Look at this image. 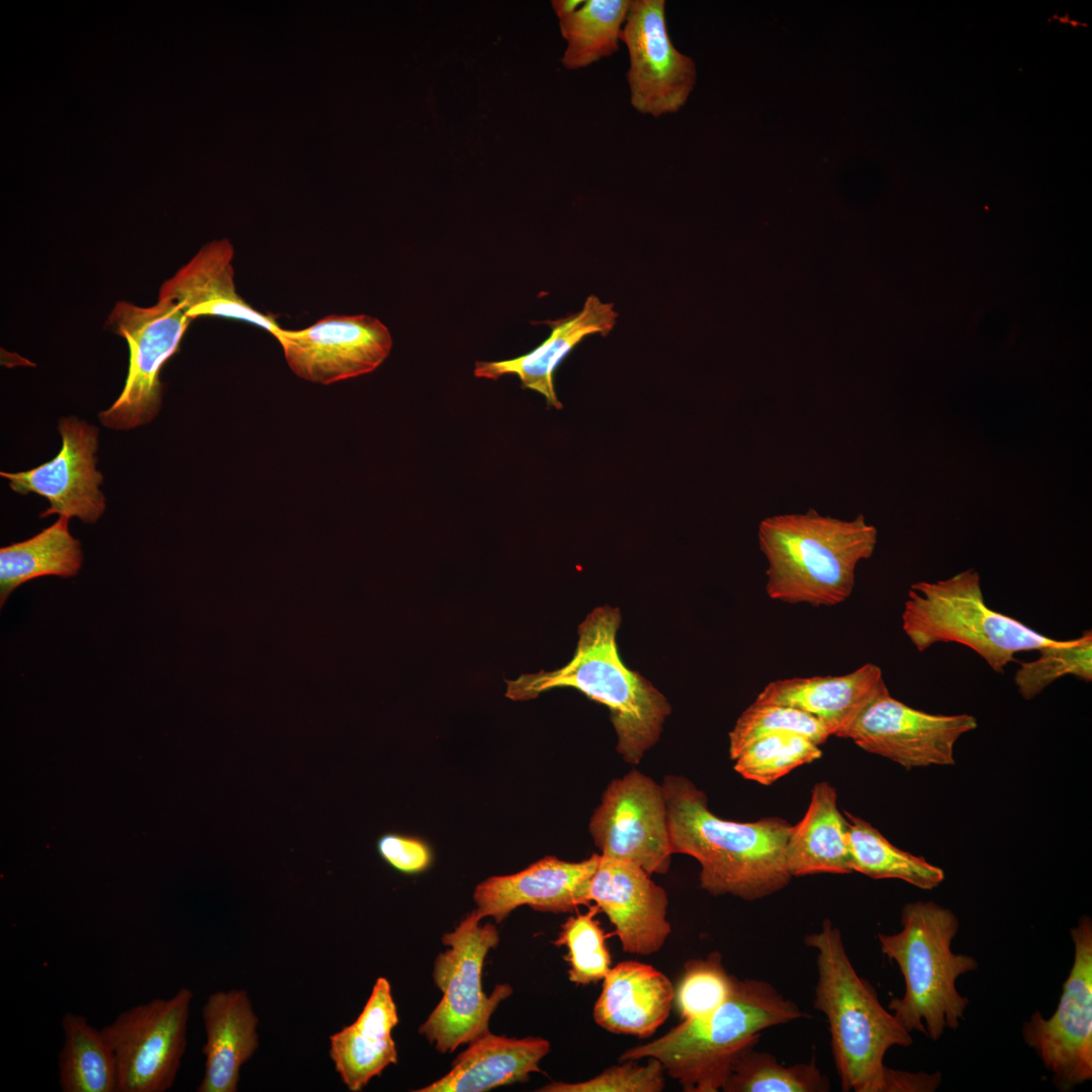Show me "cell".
<instances>
[{"label":"cell","mask_w":1092,"mask_h":1092,"mask_svg":"<svg viewBox=\"0 0 1092 1092\" xmlns=\"http://www.w3.org/2000/svg\"><path fill=\"white\" fill-rule=\"evenodd\" d=\"M62 449L52 460L32 469L1 472L17 493H36L51 506L39 517L59 514L93 524L105 510V497L99 489L102 474L96 470L98 429L70 417L60 420Z\"/></svg>","instance_id":"2e32d148"},{"label":"cell","mask_w":1092,"mask_h":1092,"mask_svg":"<svg viewBox=\"0 0 1092 1092\" xmlns=\"http://www.w3.org/2000/svg\"><path fill=\"white\" fill-rule=\"evenodd\" d=\"M233 258L229 240L209 242L164 281L159 295L172 300L191 321L200 316L228 317L253 324L273 335L281 328L275 318L252 307L237 292Z\"/></svg>","instance_id":"d6986e66"},{"label":"cell","mask_w":1092,"mask_h":1092,"mask_svg":"<svg viewBox=\"0 0 1092 1092\" xmlns=\"http://www.w3.org/2000/svg\"><path fill=\"white\" fill-rule=\"evenodd\" d=\"M601 855L580 861L545 856L516 874L490 877L475 888L476 915L504 921L516 908L565 913L589 906V886Z\"/></svg>","instance_id":"ac0fdd59"},{"label":"cell","mask_w":1092,"mask_h":1092,"mask_svg":"<svg viewBox=\"0 0 1092 1092\" xmlns=\"http://www.w3.org/2000/svg\"><path fill=\"white\" fill-rule=\"evenodd\" d=\"M804 943L816 951L814 1008L829 1026L831 1050L843 1091L933 1092L941 1073L907 1072L887 1067L886 1053L908 1048L913 1038L880 1002L873 986L854 970L840 930L829 919Z\"/></svg>","instance_id":"6da1fadb"},{"label":"cell","mask_w":1092,"mask_h":1092,"mask_svg":"<svg viewBox=\"0 0 1092 1092\" xmlns=\"http://www.w3.org/2000/svg\"><path fill=\"white\" fill-rule=\"evenodd\" d=\"M470 912L458 926L442 937L448 949L435 960L433 979L443 997L419 1032L440 1053H451L487 1033L489 1019L513 989L498 984L487 996L481 985L486 954L496 947L499 936L491 923Z\"/></svg>","instance_id":"ba28073f"},{"label":"cell","mask_w":1092,"mask_h":1092,"mask_svg":"<svg viewBox=\"0 0 1092 1092\" xmlns=\"http://www.w3.org/2000/svg\"><path fill=\"white\" fill-rule=\"evenodd\" d=\"M804 1016L771 984L735 978L726 1001L710 1015L681 1020L665 1034L626 1050L619 1061L654 1058L686 1092H717L732 1065L761 1032Z\"/></svg>","instance_id":"5b68a950"},{"label":"cell","mask_w":1092,"mask_h":1092,"mask_svg":"<svg viewBox=\"0 0 1092 1092\" xmlns=\"http://www.w3.org/2000/svg\"><path fill=\"white\" fill-rule=\"evenodd\" d=\"M844 814L852 872L876 880H902L922 890L934 889L944 880L941 868L896 847L862 818Z\"/></svg>","instance_id":"83f0119b"},{"label":"cell","mask_w":1092,"mask_h":1092,"mask_svg":"<svg viewBox=\"0 0 1092 1092\" xmlns=\"http://www.w3.org/2000/svg\"><path fill=\"white\" fill-rule=\"evenodd\" d=\"M631 0H586L572 14L560 18L567 42L562 63L584 69L619 51L620 34Z\"/></svg>","instance_id":"f1b7e54d"},{"label":"cell","mask_w":1092,"mask_h":1092,"mask_svg":"<svg viewBox=\"0 0 1092 1092\" xmlns=\"http://www.w3.org/2000/svg\"><path fill=\"white\" fill-rule=\"evenodd\" d=\"M599 907L589 905L585 913L568 917L552 942L565 946L568 979L576 985L602 981L611 969V956L606 945L607 935L598 919Z\"/></svg>","instance_id":"836d02e7"},{"label":"cell","mask_w":1092,"mask_h":1092,"mask_svg":"<svg viewBox=\"0 0 1092 1092\" xmlns=\"http://www.w3.org/2000/svg\"><path fill=\"white\" fill-rule=\"evenodd\" d=\"M900 922V931L878 934L882 952L898 965L905 981L904 995L892 998L888 1010L908 1032L937 1040L946 1028L959 1027L969 999L956 982L976 970L978 962L952 951L960 921L950 909L933 901L910 902Z\"/></svg>","instance_id":"8992f818"},{"label":"cell","mask_w":1092,"mask_h":1092,"mask_svg":"<svg viewBox=\"0 0 1092 1092\" xmlns=\"http://www.w3.org/2000/svg\"><path fill=\"white\" fill-rule=\"evenodd\" d=\"M193 993L181 988L120 1012L101 1031L113 1051L117 1092H166L186 1050Z\"/></svg>","instance_id":"30bf717a"},{"label":"cell","mask_w":1092,"mask_h":1092,"mask_svg":"<svg viewBox=\"0 0 1092 1092\" xmlns=\"http://www.w3.org/2000/svg\"><path fill=\"white\" fill-rule=\"evenodd\" d=\"M330 1057L342 1082L353 1092L397 1063L391 1031L360 1017L331 1035Z\"/></svg>","instance_id":"f546056e"},{"label":"cell","mask_w":1092,"mask_h":1092,"mask_svg":"<svg viewBox=\"0 0 1092 1092\" xmlns=\"http://www.w3.org/2000/svg\"><path fill=\"white\" fill-rule=\"evenodd\" d=\"M902 628L920 652L937 643H958L1003 673L1021 651L1059 643L1021 621L989 607L979 573L971 568L936 581L912 583L904 603Z\"/></svg>","instance_id":"52a82bcc"},{"label":"cell","mask_w":1092,"mask_h":1092,"mask_svg":"<svg viewBox=\"0 0 1092 1092\" xmlns=\"http://www.w3.org/2000/svg\"><path fill=\"white\" fill-rule=\"evenodd\" d=\"M661 787L671 852L700 862V885L705 891L755 901L789 885L793 877L786 845L793 826L787 820H724L710 811L706 794L689 779L669 775Z\"/></svg>","instance_id":"7a4b0ae2"},{"label":"cell","mask_w":1092,"mask_h":1092,"mask_svg":"<svg viewBox=\"0 0 1092 1092\" xmlns=\"http://www.w3.org/2000/svg\"><path fill=\"white\" fill-rule=\"evenodd\" d=\"M754 1046L744 1050L732 1065L724 1092H827L828 1078L815 1061L791 1066L780 1064L776 1057Z\"/></svg>","instance_id":"4dcf8cb0"},{"label":"cell","mask_w":1092,"mask_h":1092,"mask_svg":"<svg viewBox=\"0 0 1092 1092\" xmlns=\"http://www.w3.org/2000/svg\"><path fill=\"white\" fill-rule=\"evenodd\" d=\"M978 727L970 714H931L880 693L858 715L842 738L867 752L907 769L954 764L957 741Z\"/></svg>","instance_id":"5bb4252c"},{"label":"cell","mask_w":1092,"mask_h":1092,"mask_svg":"<svg viewBox=\"0 0 1092 1092\" xmlns=\"http://www.w3.org/2000/svg\"><path fill=\"white\" fill-rule=\"evenodd\" d=\"M69 518H60L31 538L0 549V606L19 585L36 577L75 576L82 565L80 541L69 531Z\"/></svg>","instance_id":"484cf974"},{"label":"cell","mask_w":1092,"mask_h":1092,"mask_svg":"<svg viewBox=\"0 0 1092 1092\" xmlns=\"http://www.w3.org/2000/svg\"><path fill=\"white\" fill-rule=\"evenodd\" d=\"M272 336L293 373L321 384L374 371L392 348L387 327L367 314L328 315L301 330L280 328Z\"/></svg>","instance_id":"9a60e30c"},{"label":"cell","mask_w":1092,"mask_h":1092,"mask_svg":"<svg viewBox=\"0 0 1092 1092\" xmlns=\"http://www.w3.org/2000/svg\"><path fill=\"white\" fill-rule=\"evenodd\" d=\"M673 998L663 973L640 962H621L603 979L593 1016L607 1031L645 1038L666 1020Z\"/></svg>","instance_id":"7402d4cb"},{"label":"cell","mask_w":1092,"mask_h":1092,"mask_svg":"<svg viewBox=\"0 0 1092 1092\" xmlns=\"http://www.w3.org/2000/svg\"><path fill=\"white\" fill-rule=\"evenodd\" d=\"M665 7V0H631L620 34L629 57L630 104L655 118L679 111L696 81L694 61L670 38Z\"/></svg>","instance_id":"4fadbf2b"},{"label":"cell","mask_w":1092,"mask_h":1092,"mask_svg":"<svg viewBox=\"0 0 1092 1092\" xmlns=\"http://www.w3.org/2000/svg\"><path fill=\"white\" fill-rule=\"evenodd\" d=\"M582 0H561L553 2V7L560 19L572 14L582 5Z\"/></svg>","instance_id":"f35d334b"},{"label":"cell","mask_w":1092,"mask_h":1092,"mask_svg":"<svg viewBox=\"0 0 1092 1092\" xmlns=\"http://www.w3.org/2000/svg\"><path fill=\"white\" fill-rule=\"evenodd\" d=\"M821 755L819 745L808 738L792 732H779L749 744L734 759V769L746 780L768 786Z\"/></svg>","instance_id":"d6a6232c"},{"label":"cell","mask_w":1092,"mask_h":1092,"mask_svg":"<svg viewBox=\"0 0 1092 1092\" xmlns=\"http://www.w3.org/2000/svg\"><path fill=\"white\" fill-rule=\"evenodd\" d=\"M204 1075L198 1092H236L243 1065L259 1045L258 1017L245 990L210 994L202 1008Z\"/></svg>","instance_id":"603a6c76"},{"label":"cell","mask_w":1092,"mask_h":1092,"mask_svg":"<svg viewBox=\"0 0 1092 1092\" xmlns=\"http://www.w3.org/2000/svg\"><path fill=\"white\" fill-rule=\"evenodd\" d=\"M876 527L862 515L852 520L805 514L767 517L758 526L766 558L767 596L788 604L833 607L852 594L855 569L877 545Z\"/></svg>","instance_id":"277c9868"},{"label":"cell","mask_w":1092,"mask_h":1092,"mask_svg":"<svg viewBox=\"0 0 1092 1092\" xmlns=\"http://www.w3.org/2000/svg\"><path fill=\"white\" fill-rule=\"evenodd\" d=\"M1074 962L1056 1011H1035L1022 1025L1032 1049L1062 1091L1092 1079V920L1083 915L1070 930Z\"/></svg>","instance_id":"8fae6325"},{"label":"cell","mask_w":1092,"mask_h":1092,"mask_svg":"<svg viewBox=\"0 0 1092 1092\" xmlns=\"http://www.w3.org/2000/svg\"><path fill=\"white\" fill-rule=\"evenodd\" d=\"M618 313L613 303L603 302L589 295L582 308L567 317L546 322L551 334L531 352L517 358L502 361H476L474 375L478 378L496 380L507 374L519 377L523 388L542 394L550 406L562 407L557 398L553 373L560 362L585 337L608 335L616 324Z\"/></svg>","instance_id":"44dd1931"},{"label":"cell","mask_w":1092,"mask_h":1092,"mask_svg":"<svg viewBox=\"0 0 1092 1092\" xmlns=\"http://www.w3.org/2000/svg\"><path fill=\"white\" fill-rule=\"evenodd\" d=\"M650 876L635 863L601 855L590 882L589 902L608 916L629 953L657 952L671 932L666 893Z\"/></svg>","instance_id":"e0dca14e"},{"label":"cell","mask_w":1092,"mask_h":1092,"mask_svg":"<svg viewBox=\"0 0 1092 1092\" xmlns=\"http://www.w3.org/2000/svg\"><path fill=\"white\" fill-rule=\"evenodd\" d=\"M601 855L626 860L649 875L665 874L671 847L662 787L633 769L613 780L589 820Z\"/></svg>","instance_id":"7c38bea8"},{"label":"cell","mask_w":1092,"mask_h":1092,"mask_svg":"<svg viewBox=\"0 0 1092 1092\" xmlns=\"http://www.w3.org/2000/svg\"><path fill=\"white\" fill-rule=\"evenodd\" d=\"M614 1065L588 1080L566 1083L552 1082L537 1091L540 1092H660L665 1087V1070L662 1064L648 1058V1063L640 1065L636 1060H625Z\"/></svg>","instance_id":"8d00e7d4"},{"label":"cell","mask_w":1092,"mask_h":1092,"mask_svg":"<svg viewBox=\"0 0 1092 1092\" xmlns=\"http://www.w3.org/2000/svg\"><path fill=\"white\" fill-rule=\"evenodd\" d=\"M192 321L169 298L158 295L151 306L118 301L111 309L109 329L128 346L127 375L123 388L98 417L103 426L128 430L150 423L162 399L160 372L177 351Z\"/></svg>","instance_id":"9c48e42d"},{"label":"cell","mask_w":1092,"mask_h":1092,"mask_svg":"<svg viewBox=\"0 0 1092 1092\" xmlns=\"http://www.w3.org/2000/svg\"><path fill=\"white\" fill-rule=\"evenodd\" d=\"M64 1043L59 1054V1084L63 1092H117V1069L112 1049L101 1029L84 1015L66 1013L61 1021Z\"/></svg>","instance_id":"4316f807"},{"label":"cell","mask_w":1092,"mask_h":1092,"mask_svg":"<svg viewBox=\"0 0 1092 1092\" xmlns=\"http://www.w3.org/2000/svg\"><path fill=\"white\" fill-rule=\"evenodd\" d=\"M779 732L800 734L817 745L831 736L823 723L804 711L754 701L729 732L730 758L734 760L756 739Z\"/></svg>","instance_id":"e575fe53"},{"label":"cell","mask_w":1092,"mask_h":1092,"mask_svg":"<svg viewBox=\"0 0 1092 1092\" xmlns=\"http://www.w3.org/2000/svg\"><path fill=\"white\" fill-rule=\"evenodd\" d=\"M735 978L726 972L719 951L686 962L673 998L680 1019H700L713 1013L729 997Z\"/></svg>","instance_id":"d590c367"},{"label":"cell","mask_w":1092,"mask_h":1092,"mask_svg":"<svg viewBox=\"0 0 1092 1092\" xmlns=\"http://www.w3.org/2000/svg\"><path fill=\"white\" fill-rule=\"evenodd\" d=\"M620 623L618 608H596L579 625L576 649L564 666L507 679L506 697L528 701L557 688L581 692L608 708L617 751L626 762L637 764L657 742L671 708L657 689L621 660L616 642Z\"/></svg>","instance_id":"3957f363"},{"label":"cell","mask_w":1092,"mask_h":1092,"mask_svg":"<svg viewBox=\"0 0 1092 1092\" xmlns=\"http://www.w3.org/2000/svg\"><path fill=\"white\" fill-rule=\"evenodd\" d=\"M886 689L881 667L868 662L843 675L772 680L755 701L804 711L823 723L831 736L842 738L861 711Z\"/></svg>","instance_id":"ffe728a7"},{"label":"cell","mask_w":1092,"mask_h":1092,"mask_svg":"<svg viewBox=\"0 0 1092 1092\" xmlns=\"http://www.w3.org/2000/svg\"><path fill=\"white\" fill-rule=\"evenodd\" d=\"M1039 655L1031 661L1020 663L1014 674V684L1024 700H1032L1057 679L1073 675L1086 682L1092 680V632L1085 630L1074 639L1038 650Z\"/></svg>","instance_id":"1f68e13d"},{"label":"cell","mask_w":1092,"mask_h":1092,"mask_svg":"<svg viewBox=\"0 0 1092 1092\" xmlns=\"http://www.w3.org/2000/svg\"><path fill=\"white\" fill-rule=\"evenodd\" d=\"M376 848L386 863L403 874H419L432 862L430 847L414 836L385 833L378 838Z\"/></svg>","instance_id":"74e56055"},{"label":"cell","mask_w":1092,"mask_h":1092,"mask_svg":"<svg viewBox=\"0 0 1092 1092\" xmlns=\"http://www.w3.org/2000/svg\"><path fill=\"white\" fill-rule=\"evenodd\" d=\"M453 1062L452 1069L418 1092H483L528 1081L540 1073L539 1064L549 1053L550 1042L542 1037L514 1038L489 1031L468 1043Z\"/></svg>","instance_id":"cb8c5ba5"},{"label":"cell","mask_w":1092,"mask_h":1092,"mask_svg":"<svg viewBox=\"0 0 1092 1092\" xmlns=\"http://www.w3.org/2000/svg\"><path fill=\"white\" fill-rule=\"evenodd\" d=\"M786 860L792 877L853 873L847 820L838 809L836 789L828 782L814 785L808 809L789 835Z\"/></svg>","instance_id":"d4e9b609"}]
</instances>
